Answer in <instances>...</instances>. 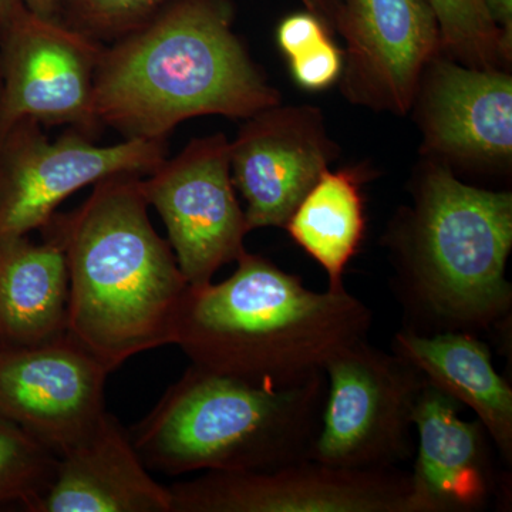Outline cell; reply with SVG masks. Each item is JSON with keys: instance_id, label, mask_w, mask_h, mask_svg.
<instances>
[{"instance_id": "1", "label": "cell", "mask_w": 512, "mask_h": 512, "mask_svg": "<svg viewBox=\"0 0 512 512\" xmlns=\"http://www.w3.org/2000/svg\"><path fill=\"white\" fill-rule=\"evenodd\" d=\"M232 26V0H174L104 45L94 73L101 127L124 140H167L185 120H247L281 104Z\"/></svg>"}, {"instance_id": "2", "label": "cell", "mask_w": 512, "mask_h": 512, "mask_svg": "<svg viewBox=\"0 0 512 512\" xmlns=\"http://www.w3.org/2000/svg\"><path fill=\"white\" fill-rule=\"evenodd\" d=\"M141 178H104L80 207L56 212L42 229L66 256L67 336L110 373L138 353L174 345L188 288L170 242L148 217Z\"/></svg>"}, {"instance_id": "3", "label": "cell", "mask_w": 512, "mask_h": 512, "mask_svg": "<svg viewBox=\"0 0 512 512\" xmlns=\"http://www.w3.org/2000/svg\"><path fill=\"white\" fill-rule=\"evenodd\" d=\"M370 328L372 312L346 289L312 291L264 256L245 252L220 284L188 285L174 345L200 369L286 386L325 372Z\"/></svg>"}, {"instance_id": "4", "label": "cell", "mask_w": 512, "mask_h": 512, "mask_svg": "<svg viewBox=\"0 0 512 512\" xmlns=\"http://www.w3.org/2000/svg\"><path fill=\"white\" fill-rule=\"evenodd\" d=\"M389 241L410 329L477 333L510 315V192L471 187L430 161Z\"/></svg>"}, {"instance_id": "5", "label": "cell", "mask_w": 512, "mask_h": 512, "mask_svg": "<svg viewBox=\"0 0 512 512\" xmlns=\"http://www.w3.org/2000/svg\"><path fill=\"white\" fill-rule=\"evenodd\" d=\"M328 392L325 372L259 386L191 365L130 431L148 470H272L311 460Z\"/></svg>"}, {"instance_id": "6", "label": "cell", "mask_w": 512, "mask_h": 512, "mask_svg": "<svg viewBox=\"0 0 512 512\" xmlns=\"http://www.w3.org/2000/svg\"><path fill=\"white\" fill-rule=\"evenodd\" d=\"M328 392L311 460L390 470L412 456L413 413L426 377L396 353L357 340L326 363Z\"/></svg>"}, {"instance_id": "7", "label": "cell", "mask_w": 512, "mask_h": 512, "mask_svg": "<svg viewBox=\"0 0 512 512\" xmlns=\"http://www.w3.org/2000/svg\"><path fill=\"white\" fill-rule=\"evenodd\" d=\"M167 157V140L97 146L72 127L50 140L42 124L20 120L0 134V237L42 231L74 192L113 175L146 177Z\"/></svg>"}, {"instance_id": "8", "label": "cell", "mask_w": 512, "mask_h": 512, "mask_svg": "<svg viewBox=\"0 0 512 512\" xmlns=\"http://www.w3.org/2000/svg\"><path fill=\"white\" fill-rule=\"evenodd\" d=\"M148 207L158 212L188 285L211 282L224 265L237 262L249 234L235 195L225 134L195 138L141 178Z\"/></svg>"}, {"instance_id": "9", "label": "cell", "mask_w": 512, "mask_h": 512, "mask_svg": "<svg viewBox=\"0 0 512 512\" xmlns=\"http://www.w3.org/2000/svg\"><path fill=\"white\" fill-rule=\"evenodd\" d=\"M103 43L26 10L0 33V134L20 120L94 137V73Z\"/></svg>"}, {"instance_id": "10", "label": "cell", "mask_w": 512, "mask_h": 512, "mask_svg": "<svg viewBox=\"0 0 512 512\" xmlns=\"http://www.w3.org/2000/svg\"><path fill=\"white\" fill-rule=\"evenodd\" d=\"M170 491L173 512H407L410 476L303 460L247 473L207 471Z\"/></svg>"}, {"instance_id": "11", "label": "cell", "mask_w": 512, "mask_h": 512, "mask_svg": "<svg viewBox=\"0 0 512 512\" xmlns=\"http://www.w3.org/2000/svg\"><path fill=\"white\" fill-rule=\"evenodd\" d=\"M335 33L346 43V99L397 116L412 110L424 70L443 53L426 0H340Z\"/></svg>"}, {"instance_id": "12", "label": "cell", "mask_w": 512, "mask_h": 512, "mask_svg": "<svg viewBox=\"0 0 512 512\" xmlns=\"http://www.w3.org/2000/svg\"><path fill=\"white\" fill-rule=\"evenodd\" d=\"M109 370L69 336L28 349H0V414L57 457L106 412Z\"/></svg>"}, {"instance_id": "13", "label": "cell", "mask_w": 512, "mask_h": 512, "mask_svg": "<svg viewBox=\"0 0 512 512\" xmlns=\"http://www.w3.org/2000/svg\"><path fill=\"white\" fill-rule=\"evenodd\" d=\"M336 156L338 147L315 107L276 104L249 117L229 141L232 181L247 202L249 231L285 228Z\"/></svg>"}, {"instance_id": "14", "label": "cell", "mask_w": 512, "mask_h": 512, "mask_svg": "<svg viewBox=\"0 0 512 512\" xmlns=\"http://www.w3.org/2000/svg\"><path fill=\"white\" fill-rule=\"evenodd\" d=\"M413 106L424 153L463 164H504L512 156V79L437 56L421 76Z\"/></svg>"}, {"instance_id": "15", "label": "cell", "mask_w": 512, "mask_h": 512, "mask_svg": "<svg viewBox=\"0 0 512 512\" xmlns=\"http://www.w3.org/2000/svg\"><path fill=\"white\" fill-rule=\"evenodd\" d=\"M458 409L456 399L426 380L413 413L419 446L407 512H476L494 495L490 436Z\"/></svg>"}, {"instance_id": "16", "label": "cell", "mask_w": 512, "mask_h": 512, "mask_svg": "<svg viewBox=\"0 0 512 512\" xmlns=\"http://www.w3.org/2000/svg\"><path fill=\"white\" fill-rule=\"evenodd\" d=\"M33 512H173V497L106 410L89 434L59 456L55 480Z\"/></svg>"}, {"instance_id": "17", "label": "cell", "mask_w": 512, "mask_h": 512, "mask_svg": "<svg viewBox=\"0 0 512 512\" xmlns=\"http://www.w3.org/2000/svg\"><path fill=\"white\" fill-rule=\"evenodd\" d=\"M393 352L412 363L427 382L470 407L505 463L511 464L512 389L476 333L404 328L393 338Z\"/></svg>"}, {"instance_id": "18", "label": "cell", "mask_w": 512, "mask_h": 512, "mask_svg": "<svg viewBox=\"0 0 512 512\" xmlns=\"http://www.w3.org/2000/svg\"><path fill=\"white\" fill-rule=\"evenodd\" d=\"M69 271L53 239L0 237V349H28L67 335Z\"/></svg>"}, {"instance_id": "19", "label": "cell", "mask_w": 512, "mask_h": 512, "mask_svg": "<svg viewBox=\"0 0 512 512\" xmlns=\"http://www.w3.org/2000/svg\"><path fill=\"white\" fill-rule=\"evenodd\" d=\"M363 171L326 168L298 205L285 229L329 279L330 291H342L343 274L365 235Z\"/></svg>"}, {"instance_id": "20", "label": "cell", "mask_w": 512, "mask_h": 512, "mask_svg": "<svg viewBox=\"0 0 512 512\" xmlns=\"http://www.w3.org/2000/svg\"><path fill=\"white\" fill-rule=\"evenodd\" d=\"M439 25L443 52L478 67L503 69L511 62L512 43L495 26L484 0H426Z\"/></svg>"}, {"instance_id": "21", "label": "cell", "mask_w": 512, "mask_h": 512, "mask_svg": "<svg viewBox=\"0 0 512 512\" xmlns=\"http://www.w3.org/2000/svg\"><path fill=\"white\" fill-rule=\"evenodd\" d=\"M59 457L0 414V504L33 512L55 480Z\"/></svg>"}, {"instance_id": "22", "label": "cell", "mask_w": 512, "mask_h": 512, "mask_svg": "<svg viewBox=\"0 0 512 512\" xmlns=\"http://www.w3.org/2000/svg\"><path fill=\"white\" fill-rule=\"evenodd\" d=\"M174 0H60L59 20L109 45L133 32Z\"/></svg>"}, {"instance_id": "23", "label": "cell", "mask_w": 512, "mask_h": 512, "mask_svg": "<svg viewBox=\"0 0 512 512\" xmlns=\"http://www.w3.org/2000/svg\"><path fill=\"white\" fill-rule=\"evenodd\" d=\"M286 59L293 80L309 92L328 89L342 76V52L333 43L332 32L325 28L303 37L289 50Z\"/></svg>"}, {"instance_id": "24", "label": "cell", "mask_w": 512, "mask_h": 512, "mask_svg": "<svg viewBox=\"0 0 512 512\" xmlns=\"http://www.w3.org/2000/svg\"><path fill=\"white\" fill-rule=\"evenodd\" d=\"M484 5L505 40L512 43V0H484Z\"/></svg>"}, {"instance_id": "25", "label": "cell", "mask_w": 512, "mask_h": 512, "mask_svg": "<svg viewBox=\"0 0 512 512\" xmlns=\"http://www.w3.org/2000/svg\"><path fill=\"white\" fill-rule=\"evenodd\" d=\"M305 10L318 16L330 32L335 33L336 15H338L340 0H301Z\"/></svg>"}, {"instance_id": "26", "label": "cell", "mask_w": 512, "mask_h": 512, "mask_svg": "<svg viewBox=\"0 0 512 512\" xmlns=\"http://www.w3.org/2000/svg\"><path fill=\"white\" fill-rule=\"evenodd\" d=\"M26 10L23 0H0V33L10 28Z\"/></svg>"}, {"instance_id": "27", "label": "cell", "mask_w": 512, "mask_h": 512, "mask_svg": "<svg viewBox=\"0 0 512 512\" xmlns=\"http://www.w3.org/2000/svg\"><path fill=\"white\" fill-rule=\"evenodd\" d=\"M26 8L43 19L59 20L60 0H23Z\"/></svg>"}]
</instances>
